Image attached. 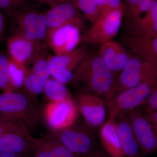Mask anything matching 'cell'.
<instances>
[{
    "label": "cell",
    "instance_id": "obj_1",
    "mask_svg": "<svg viewBox=\"0 0 157 157\" xmlns=\"http://www.w3.org/2000/svg\"><path fill=\"white\" fill-rule=\"evenodd\" d=\"M116 78L100 55L88 53L73 72L70 83L78 92L90 93L106 101L111 96Z\"/></svg>",
    "mask_w": 157,
    "mask_h": 157
},
{
    "label": "cell",
    "instance_id": "obj_2",
    "mask_svg": "<svg viewBox=\"0 0 157 157\" xmlns=\"http://www.w3.org/2000/svg\"><path fill=\"white\" fill-rule=\"evenodd\" d=\"M42 117L36 98L24 92L0 94V118L17 124L30 132L38 126Z\"/></svg>",
    "mask_w": 157,
    "mask_h": 157
},
{
    "label": "cell",
    "instance_id": "obj_3",
    "mask_svg": "<svg viewBox=\"0 0 157 157\" xmlns=\"http://www.w3.org/2000/svg\"><path fill=\"white\" fill-rule=\"evenodd\" d=\"M11 18L13 33L35 42H41L47 32L46 12L26 6L8 14Z\"/></svg>",
    "mask_w": 157,
    "mask_h": 157
},
{
    "label": "cell",
    "instance_id": "obj_4",
    "mask_svg": "<svg viewBox=\"0 0 157 157\" xmlns=\"http://www.w3.org/2000/svg\"><path fill=\"white\" fill-rule=\"evenodd\" d=\"M157 86V77L123 90L105 101L110 119L136 109L146 102Z\"/></svg>",
    "mask_w": 157,
    "mask_h": 157
},
{
    "label": "cell",
    "instance_id": "obj_5",
    "mask_svg": "<svg viewBox=\"0 0 157 157\" xmlns=\"http://www.w3.org/2000/svg\"><path fill=\"white\" fill-rule=\"evenodd\" d=\"M91 128L75 124L60 130H50L48 134L63 144L76 157H86L100 149Z\"/></svg>",
    "mask_w": 157,
    "mask_h": 157
},
{
    "label": "cell",
    "instance_id": "obj_6",
    "mask_svg": "<svg viewBox=\"0 0 157 157\" xmlns=\"http://www.w3.org/2000/svg\"><path fill=\"white\" fill-rule=\"evenodd\" d=\"M156 77H157V63L138 57L132 56L116 78L109 98L123 90Z\"/></svg>",
    "mask_w": 157,
    "mask_h": 157
},
{
    "label": "cell",
    "instance_id": "obj_7",
    "mask_svg": "<svg viewBox=\"0 0 157 157\" xmlns=\"http://www.w3.org/2000/svg\"><path fill=\"white\" fill-rule=\"evenodd\" d=\"M124 6L101 14L81 36L84 45H98L112 40L117 35L123 18Z\"/></svg>",
    "mask_w": 157,
    "mask_h": 157
},
{
    "label": "cell",
    "instance_id": "obj_8",
    "mask_svg": "<svg viewBox=\"0 0 157 157\" xmlns=\"http://www.w3.org/2000/svg\"><path fill=\"white\" fill-rule=\"evenodd\" d=\"M88 53L87 48L83 45L63 55L47 56L48 70L52 78L63 84L73 79L75 71Z\"/></svg>",
    "mask_w": 157,
    "mask_h": 157
},
{
    "label": "cell",
    "instance_id": "obj_9",
    "mask_svg": "<svg viewBox=\"0 0 157 157\" xmlns=\"http://www.w3.org/2000/svg\"><path fill=\"white\" fill-rule=\"evenodd\" d=\"M76 102L72 98L60 102H49L42 112L51 130H60L75 124L78 112Z\"/></svg>",
    "mask_w": 157,
    "mask_h": 157
},
{
    "label": "cell",
    "instance_id": "obj_10",
    "mask_svg": "<svg viewBox=\"0 0 157 157\" xmlns=\"http://www.w3.org/2000/svg\"><path fill=\"white\" fill-rule=\"evenodd\" d=\"M127 114L142 155L156 152L157 136L146 116L137 108Z\"/></svg>",
    "mask_w": 157,
    "mask_h": 157
},
{
    "label": "cell",
    "instance_id": "obj_11",
    "mask_svg": "<svg viewBox=\"0 0 157 157\" xmlns=\"http://www.w3.org/2000/svg\"><path fill=\"white\" fill-rule=\"evenodd\" d=\"M47 32L46 38L56 29L67 25H73L80 30L83 28L84 21L77 8L71 3L63 2L46 12Z\"/></svg>",
    "mask_w": 157,
    "mask_h": 157
},
{
    "label": "cell",
    "instance_id": "obj_12",
    "mask_svg": "<svg viewBox=\"0 0 157 157\" xmlns=\"http://www.w3.org/2000/svg\"><path fill=\"white\" fill-rule=\"evenodd\" d=\"M76 104L86 124L91 128L101 126L106 117L105 100L100 96L88 93L78 92Z\"/></svg>",
    "mask_w": 157,
    "mask_h": 157
},
{
    "label": "cell",
    "instance_id": "obj_13",
    "mask_svg": "<svg viewBox=\"0 0 157 157\" xmlns=\"http://www.w3.org/2000/svg\"><path fill=\"white\" fill-rule=\"evenodd\" d=\"M8 47L11 59L25 67L34 63L42 52L40 42L30 41L16 34L9 38Z\"/></svg>",
    "mask_w": 157,
    "mask_h": 157
},
{
    "label": "cell",
    "instance_id": "obj_14",
    "mask_svg": "<svg viewBox=\"0 0 157 157\" xmlns=\"http://www.w3.org/2000/svg\"><path fill=\"white\" fill-rule=\"evenodd\" d=\"M45 56L42 52L34 62L32 67L26 70L23 83V92L35 98L43 92L45 83L51 76L47 57Z\"/></svg>",
    "mask_w": 157,
    "mask_h": 157
},
{
    "label": "cell",
    "instance_id": "obj_15",
    "mask_svg": "<svg viewBox=\"0 0 157 157\" xmlns=\"http://www.w3.org/2000/svg\"><path fill=\"white\" fill-rule=\"evenodd\" d=\"M80 29L76 26L67 25L60 28L47 37L48 45L55 55L70 53L81 42Z\"/></svg>",
    "mask_w": 157,
    "mask_h": 157
},
{
    "label": "cell",
    "instance_id": "obj_16",
    "mask_svg": "<svg viewBox=\"0 0 157 157\" xmlns=\"http://www.w3.org/2000/svg\"><path fill=\"white\" fill-rule=\"evenodd\" d=\"M39 141L30 133L9 132L0 138V151L29 157L33 153Z\"/></svg>",
    "mask_w": 157,
    "mask_h": 157
},
{
    "label": "cell",
    "instance_id": "obj_17",
    "mask_svg": "<svg viewBox=\"0 0 157 157\" xmlns=\"http://www.w3.org/2000/svg\"><path fill=\"white\" fill-rule=\"evenodd\" d=\"M99 55L115 76L120 73L132 57L123 46L112 40L101 44Z\"/></svg>",
    "mask_w": 157,
    "mask_h": 157
},
{
    "label": "cell",
    "instance_id": "obj_18",
    "mask_svg": "<svg viewBox=\"0 0 157 157\" xmlns=\"http://www.w3.org/2000/svg\"><path fill=\"white\" fill-rule=\"evenodd\" d=\"M119 137L125 157H141V151L127 113L115 119Z\"/></svg>",
    "mask_w": 157,
    "mask_h": 157
},
{
    "label": "cell",
    "instance_id": "obj_19",
    "mask_svg": "<svg viewBox=\"0 0 157 157\" xmlns=\"http://www.w3.org/2000/svg\"><path fill=\"white\" fill-rule=\"evenodd\" d=\"M102 146L111 157H125L114 120L109 119L101 128L100 134Z\"/></svg>",
    "mask_w": 157,
    "mask_h": 157
},
{
    "label": "cell",
    "instance_id": "obj_20",
    "mask_svg": "<svg viewBox=\"0 0 157 157\" xmlns=\"http://www.w3.org/2000/svg\"><path fill=\"white\" fill-rule=\"evenodd\" d=\"M33 157H76L56 138L49 134L39 138Z\"/></svg>",
    "mask_w": 157,
    "mask_h": 157
},
{
    "label": "cell",
    "instance_id": "obj_21",
    "mask_svg": "<svg viewBox=\"0 0 157 157\" xmlns=\"http://www.w3.org/2000/svg\"><path fill=\"white\" fill-rule=\"evenodd\" d=\"M133 35L140 36L153 37L157 36V0L145 17L132 21Z\"/></svg>",
    "mask_w": 157,
    "mask_h": 157
},
{
    "label": "cell",
    "instance_id": "obj_22",
    "mask_svg": "<svg viewBox=\"0 0 157 157\" xmlns=\"http://www.w3.org/2000/svg\"><path fill=\"white\" fill-rule=\"evenodd\" d=\"M43 92L49 102H60L72 98L65 84L53 78L46 82Z\"/></svg>",
    "mask_w": 157,
    "mask_h": 157
},
{
    "label": "cell",
    "instance_id": "obj_23",
    "mask_svg": "<svg viewBox=\"0 0 157 157\" xmlns=\"http://www.w3.org/2000/svg\"><path fill=\"white\" fill-rule=\"evenodd\" d=\"M10 60L5 53H0V89L12 91L14 88L11 82L9 71Z\"/></svg>",
    "mask_w": 157,
    "mask_h": 157
},
{
    "label": "cell",
    "instance_id": "obj_24",
    "mask_svg": "<svg viewBox=\"0 0 157 157\" xmlns=\"http://www.w3.org/2000/svg\"><path fill=\"white\" fill-rule=\"evenodd\" d=\"M76 7L92 24L100 16V12L97 6V0H77Z\"/></svg>",
    "mask_w": 157,
    "mask_h": 157
},
{
    "label": "cell",
    "instance_id": "obj_25",
    "mask_svg": "<svg viewBox=\"0 0 157 157\" xmlns=\"http://www.w3.org/2000/svg\"><path fill=\"white\" fill-rule=\"evenodd\" d=\"M26 70V67L18 64L11 59L9 71L11 82L15 89L22 87Z\"/></svg>",
    "mask_w": 157,
    "mask_h": 157
},
{
    "label": "cell",
    "instance_id": "obj_26",
    "mask_svg": "<svg viewBox=\"0 0 157 157\" xmlns=\"http://www.w3.org/2000/svg\"><path fill=\"white\" fill-rule=\"evenodd\" d=\"M28 6V0H0V11L6 12L7 14Z\"/></svg>",
    "mask_w": 157,
    "mask_h": 157
},
{
    "label": "cell",
    "instance_id": "obj_27",
    "mask_svg": "<svg viewBox=\"0 0 157 157\" xmlns=\"http://www.w3.org/2000/svg\"><path fill=\"white\" fill-rule=\"evenodd\" d=\"M156 0H140L139 2L131 12L129 13L132 21L140 18L142 13L147 12L152 8Z\"/></svg>",
    "mask_w": 157,
    "mask_h": 157
},
{
    "label": "cell",
    "instance_id": "obj_28",
    "mask_svg": "<svg viewBox=\"0 0 157 157\" xmlns=\"http://www.w3.org/2000/svg\"><path fill=\"white\" fill-rule=\"evenodd\" d=\"M97 4L100 15L107 14L124 6L121 0H97Z\"/></svg>",
    "mask_w": 157,
    "mask_h": 157
},
{
    "label": "cell",
    "instance_id": "obj_29",
    "mask_svg": "<svg viewBox=\"0 0 157 157\" xmlns=\"http://www.w3.org/2000/svg\"><path fill=\"white\" fill-rule=\"evenodd\" d=\"M11 132L30 133L27 130L17 124L0 118V138L5 134Z\"/></svg>",
    "mask_w": 157,
    "mask_h": 157
},
{
    "label": "cell",
    "instance_id": "obj_30",
    "mask_svg": "<svg viewBox=\"0 0 157 157\" xmlns=\"http://www.w3.org/2000/svg\"><path fill=\"white\" fill-rule=\"evenodd\" d=\"M146 112L157 110V86L144 104Z\"/></svg>",
    "mask_w": 157,
    "mask_h": 157
},
{
    "label": "cell",
    "instance_id": "obj_31",
    "mask_svg": "<svg viewBox=\"0 0 157 157\" xmlns=\"http://www.w3.org/2000/svg\"><path fill=\"white\" fill-rule=\"evenodd\" d=\"M146 113L145 116L151 124L157 136V110Z\"/></svg>",
    "mask_w": 157,
    "mask_h": 157
},
{
    "label": "cell",
    "instance_id": "obj_32",
    "mask_svg": "<svg viewBox=\"0 0 157 157\" xmlns=\"http://www.w3.org/2000/svg\"><path fill=\"white\" fill-rule=\"evenodd\" d=\"M6 29V20L2 13L0 11V39L2 38Z\"/></svg>",
    "mask_w": 157,
    "mask_h": 157
},
{
    "label": "cell",
    "instance_id": "obj_33",
    "mask_svg": "<svg viewBox=\"0 0 157 157\" xmlns=\"http://www.w3.org/2000/svg\"><path fill=\"white\" fill-rule=\"evenodd\" d=\"M86 157H111L107 154L103 149L100 148L92 154Z\"/></svg>",
    "mask_w": 157,
    "mask_h": 157
},
{
    "label": "cell",
    "instance_id": "obj_34",
    "mask_svg": "<svg viewBox=\"0 0 157 157\" xmlns=\"http://www.w3.org/2000/svg\"><path fill=\"white\" fill-rule=\"evenodd\" d=\"M128 6L129 13L133 10L137 4L140 2V0H126Z\"/></svg>",
    "mask_w": 157,
    "mask_h": 157
},
{
    "label": "cell",
    "instance_id": "obj_35",
    "mask_svg": "<svg viewBox=\"0 0 157 157\" xmlns=\"http://www.w3.org/2000/svg\"><path fill=\"white\" fill-rule=\"evenodd\" d=\"M38 2L43 4H46L51 8L54 7L58 4L57 0H37Z\"/></svg>",
    "mask_w": 157,
    "mask_h": 157
},
{
    "label": "cell",
    "instance_id": "obj_36",
    "mask_svg": "<svg viewBox=\"0 0 157 157\" xmlns=\"http://www.w3.org/2000/svg\"><path fill=\"white\" fill-rule=\"evenodd\" d=\"M0 157H24L21 156L9 153L4 152L0 151Z\"/></svg>",
    "mask_w": 157,
    "mask_h": 157
},
{
    "label": "cell",
    "instance_id": "obj_37",
    "mask_svg": "<svg viewBox=\"0 0 157 157\" xmlns=\"http://www.w3.org/2000/svg\"><path fill=\"white\" fill-rule=\"evenodd\" d=\"M59 3L66 2L71 3L74 5L75 7H76V2H77V0H59Z\"/></svg>",
    "mask_w": 157,
    "mask_h": 157
}]
</instances>
